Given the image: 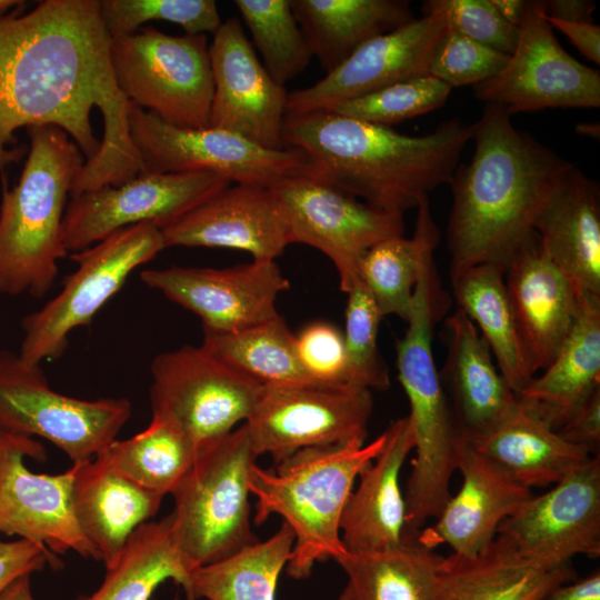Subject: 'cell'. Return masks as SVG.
I'll return each mask as SVG.
<instances>
[{
    "mask_svg": "<svg viewBox=\"0 0 600 600\" xmlns=\"http://www.w3.org/2000/svg\"><path fill=\"white\" fill-rule=\"evenodd\" d=\"M127 398L87 400L53 390L39 363L0 350V431L40 437L73 463L93 458L131 416Z\"/></svg>",
    "mask_w": 600,
    "mask_h": 600,
    "instance_id": "obj_10",
    "label": "cell"
},
{
    "mask_svg": "<svg viewBox=\"0 0 600 600\" xmlns=\"http://www.w3.org/2000/svg\"><path fill=\"white\" fill-rule=\"evenodd\" d=\"M347 296L343 340L348 383L370 390H386L390 386V378L377 341L382 317L360 280L348 290Z\"/></svg>",
    "mask_w": 600,
    "mask_h": 600,
    "instance_id": "obj_41",
    "label": "cell"
},
{
    "mask_svg": "<svg viewBox=\"0 0 600 600\" xmlns=\"http://www.w3.org/2000/svg\"><path fill=\"white\" fill-rule=\"evenodd\" d=\"M446 299L433 277H422L414 290L408 328L397 343V367L407 394L414 458L407 481L404 537L413 539L451 498L449 482L458 469L461 433L432 354V333L446 311Z\"/></svg>",
    "mask_w": 600,
    "mask_h": 600,
    "instance_id": "obj_6",
    "label": "cell"
},
{
    "mask_svg": "<svg viewBox=\"0 0 600 600\" xmlns=\"http://www.w3.org/2000/svg\"><path fill=\"white\" fill-rule=\"evenodd\" d=\"M30 150L17 184L3 186L0 204V293L42 298L52 288L67 199L86 162L76 142L56 126L27 128Z\"/></svg>",
    "mask_w": 600,
    "mask_h": 600,
    "instance_id": "obj_4",
    "label": "cell"
},
{
    "mask_svg": "<svg viewBox=\"0 0 600 600\" xmlns=\"http://www.w3.org/2000/svg\"><path fill=\"white\" fill-rule=\"evenodd\" d=\"M533 230L580 297L600 299V192L574 164L559 180Z\"/></svg>",
    "mask_w": 600,
    "mask_h": 600,
    "instance_id": "obj_26",
    "label": "cell"
},
{
    "mask_svg": "<svg viewBox=\"0 0 600 600\" xmlns=\"http://www.w3.org/2000/svg\"><path fill=\"white\" fill-rule=\"evenodd\" d=\"M47 563L60 567L56 554L42 544L24 539L0 541V593L18 577L42 570Z\"/></svg>",
    "mask_w": 600,
    "mask_h": 600,
    "instance_id": "obj_47",
    "label": "cell"
},
{
    "mask_svg": "<svg viewBox=\"0 0 600 600\" xmlns=\"http://www.w3.org/2000/svg\"><path fill=\"white\" fill-rule=\"evenodd\" d=\"M30 577V573H26L14 579L0 593V600H34Z\"/></svg>",
    "mask_w": 600,
    "mask_h": 600,
    "instance_id": "obj_53",
    "label": "cell"
},
{
    "mask_svg": "<svg viewBox=\"0 0 600 600\" xmlns=\"http://www.w3.org/2000/svg\"><path fill=\"white\" fill-rule=\"evenodd\" d=\"M542 371L517 399L521 408L557 431L600 387V299L581 297L569 336Z\"/></svg>",
    "mask_w": 600,
    "mask_h": 600,
    "instance_id": "obj_30",
    "label": "cell"
},
{
    "mask_svg": "<svg viewBox=\"0 0 600 600\" xmlns=\"http://www.w3.org/2000/svg\"><path fill=\"white\" fill-rule=\"evenodd\" d=\"M576 130L578 133L582 134V136H586V137H591V138H594V139H599L600 137V128H599V123H594V122H582V123H578L577 127H576Z\"/></svg>",
    "mask_w": 600,
    "mask_h": 600,
    "instance_id": "obj_54",
    "label": "cell"
},
{
    "mask_svg": "<svg viewBox=\"0 0 600 600\" xmlns=\"http://www.w3.org/2000/svg\"><path fill=\"white\" fill-rule=\"evenodd\" d=\"M498 13L510 24L519 28L527 1L523 0H490Z\"/></svg>",
    "mask_w": 600,
    "mask_h": 600,
    "instance_id": "obj_52",
    "label": "cell"
},
{
    "mask_svg": "<svg viewBox=\"0 0 600 600\" xmlns=\"http://www.w3.org/2000/svg\"><path fill=\"white\" fill-rule=\"evenodd\" d=\"M294 536L282 522L267 540L256 541L219 561L194 569L187 600H276Z\"/></svg>",
    "mask_w": 600,
    "mask_h": 600,
    "instance_id": "obj_37",
    "label": "cell"
},
{
    "mask_svg": "<svg viewBox=\"0 0 600 600\" xmlns=\"http://www.w3.org/2000/svg\"><path fill=\"white\" fill-rule=\"evenodd\" d=\"M384 432L370 443L350 442L298 450L276 469L252 468L249 489L257 499L254 523L282 518L294 536L286 566L289 577L306 579L316 562L347 553L340 536L346 502L360 472L378 456Z\"/></svg>",
    "mask_w": 600,
    "mask_h": 600,
    "instance_id": "obj_5",
    "label": "cell"
},
{
    "mask_svg": "<svg viewBox=\"0 0 600 600\" xmlns=\"http://www.w3.org/2000/svg\"><path fill=\"white\" fill-rule=\"evenodd\" d=\"M414 231L384 239L370 248L359 262V280L367 288L382 318L394 314L407 320L416 286L423 271L433 263V251L440 240L429 204L423 198L417 206Z\"/></svg>",
    "mask_w": 600,
    "mask_h": 600,
    "instance_id": "obj_33",
    "label": "cell"
},
{
    "mask_svg": "<svg viewBox=\"0 0 600 600\" xmlns=\"http://www.w3.org/2000/svg\"><path fill=\"white\" fill-rule=\"evenodd\" d=\"M543 14L549 18L592 22L596 3L589 0H542Z\"/></svg>",
    "mask_w": 600,
    "mask_h": 600,
    "instance_id": "obj_50",
    "label": "cell"
},
{
    "mask_svg": "<svg viewBox=\"0 0 600 600\" xmlns=\"http://www.w3.org/2000/svg\"><path fill=\"white\" fill-rule=\"evenodd\" d=\"M462 438L529 489L554 484L591 458L520 404L490 429Z\"/></svg>",
    "mask_w": 600,
    "mask_h": 600,
    "instance_id": "obj_31",
    "label": "cell"
},
{
    "mask_svg": "<svg viewBox=\"0 0 600 600\" xmlns=\"http://www.w3.org/2000/svg\"><path fill=\"white\" fill-rule=\"evenodd\" d=\"M526 558L568 563L576 554L600 556V454L553 488L528 499L497 529Z\"/></svg>",
    "mask_w": 600,
    "mask_h": 600,
    "instance_id": "obj_20",
    "label": "cell"
},
{
    "mask_svg": "<svg viewBox=\"0 0 600 600\" xmlns=\"http://www.w3.org/2000/svg\"><path fill=\"white\" fill-rule=\"evenodd\" d=\"M231 183L206 171L142 172L120 186L83 192L67 206L62 222L64 247L68 252H79L139 223L162 229Z\"/></svg>",
    "mask_w": 600,
    "mask_h": 600,
    "instance_id": "obj_16",
    "label": "cell"
},
{
    "mask_svg": "<svg viewBox=\"0 0 600 600\" xmlns=\"http://www.w3.org/2000/svg\"><path fill=\"white\" fill-rule=\"evenodd\" d=\"M568 442L599 453L600 446V387L557 430Z\"/></svg>",
    "mask_w": 600,
    "mask_h": 600,
    "instance_id": "obj_48",
    "label": "cell"
},
{
    "mask_svg": "<svg viewBox=\"0 0 600 600\" xmlns=\"http://www.w3.org/2000/svg\"><path fill=\"white\" fill-rule=\"evenodd\" d=\"M378 456L360 472L340 520L342 544L349 553H372L399 547L406 540L401 468L413 449L408 416L389 424Z\"/></svg>",
    "mask_w": 600,
    "mask_h": 600,
    "instance_id": "obj_25",
    "label": "cell"
},
{
    "mask_svg": "<svg viewBox=\"0 0 600 600\" xmlns=\"http://www.w3.org/2000/svg\"><path fill=\"white\" fill-rule=\"evenodd\" d=\"M574 579L568 563L552 566L523 557L502 534L472 557H443L433 600H544Z\"/></svg>",
    "mask_w": 600,
    "mask_h": 600,
    "instance_id": "obj_28",
    "label": "cell"
},
{
    "mask_svg": "<svg viewBox=\"0 0 600 600\" xmlns=\"http://www.w3.org/2000/svg\"><path fill=\"white\" fill-rule=\"evenodd\" d=\"M444 1L450 29L501 53L513 52L519 28L507 22L490 0Z\"/></svg>",
    "mask_w": 600,
    "mask_h": 600,
    "instance_id": "obj_45",
    "label": "cell"
},
{
    "mask_svg": "<svg viewBox=\"0 0 600 600\" xmlns=\"http://www.w3.org/2000/svg\"><path fill=\"white\" fill-rule=\"evenodd\" d=\"M100 16L110 37L134 33L152 20L178 24L191 36L213 34L222 23L213 0H102Z\"/></svg>",
    "mask_w": 600,
    "mask_h": 600,
    "instance_id": "obj_42",
    "label": "cell"
},
{
    "mask_svg": "<svg viewBox=\"0 0 600 600\" xmlns=\"http://www.w3.org/2000/svg\"><path fill=\"white\" fill-rule=\"evenodd\" d=\"M544 600H600L599 570L573 583L557 587Z\"/></svg>",
    "mask_w": 600,
    "mask_h": 600,
    "instance_id": "obj_51",
    "label": "cell"
},
{
    "mask_svg": "<svg viewBox=\"0 0 600 600\" xmlns=\"http://www.w3.org/2000/svg\"><path fill=\"white\" fill-rule=\"evenodd\" d=\"M257 458L243 423L201 444L172 491L171 533L191 571L258 541L251 530L249 489Z\"/></svg>",
    "mask_w": 600,
    "mask_h": 600,
    "instance_id": "obj_7",
    "label": "cell"
},
{
    "mask_svg": "<svg viewBox=\"0 0 600 600\" xmlns=\"http://www.w3.org/2000/svg\"><path fill=\"white\" fill-rule=\"evenodd\" d=\"M110 60L129 102L177 128L209 127L213 78L206 34L173 37L140 28L111 37Z\"/></svg>",
    "mask_w": 600,
    "mask_h": 600,
    "instance_id": "obj_8",
    "label": "cell"
},
{
    "mask_svg": "<svg viewBox=\"0 0 600 600\" xmlns=\"http://www.w3.org/2000/svg\"><path fill=\"white\" fill-rule=\"evenodd\" d=\"M166 248L161 230L151 223L120 229L93 246L74 252L77 269L61 291L21 320L19 354L31 363L63 354L70 333L91 323L97 312L140 266Z\"/></svg>",
    "mask_w": 600,
    "mask_h": 600,
    "instance_id": "obj_9",
    "label": "cell"
},
{
    "mask_svg": "<svg viewBox=\"0 0 600 600\" xmlns=\"http://www.w3.org/2000/svg\"><path fill=\"white\" fill-rule=\"evenodd\" d=\"M198 447L166 416L152 413L150 424L99 453L120 473L157 494H171L191 468Z\"/></svg>",
    "mask_w": 600,
    "mask_h": 600,
    "instance_id": "obj_38",
    "label": "cell"
},
{
    "mask_svg": "<svg viewBox=\"0 0 600 600\" xmlns=\"http://www.w3.org/2000/svg\"><path fill=\"white\" fill-rule=\"evenodd\" d=\"M504 286L521 348L532 376L557 356L576 321L580 299L533 232L513 253Z\"/></svg>",
    "mask_w": 600,
    "mask_h": 600,
    "instance_id": "obj_22",
    "label": "cell"
},
{
    "mask_svg": "<svg viewBox=\"0 0 600 600\" xmlns=\"http://www.w3.org/2000/svg\"><path fill=\"white\" fill-rule=\"evenodd\" d=\"M447 28L446 1H427L421 18L372 38L314 84L288 92L286 117L331 111L347 101L429 74L431 53Z\"/></svg>",
    "mask_w": 600,
    "mask_h": 600,
    "instance_id": "obj_17",
    "label": "cell"
},
{
    "mask_svg": "<svg viewBox=\"0 0 600 600\" xmlns=\"http://www.w3.org/2000/svg\"><path fill=\"white\" fill-rule=\"evenodd\" d=\"M263 67L279 84L296 78L313 57L290 0H236Z\"/></svg>",
    "mask_w": 600,
    "mask_h": 600,
    "instance_id": "obj_40",
    "label": "cell"
},
{
    "mask_svg": "<svg viewBox=\"0 0 600 600\" xmlns=\"http://www.w3.org/2000/svg\"><path fill=\"white\" fill-rule=\"evenodd\" d=\"M160 230L166 248H228L260 261H276L290 244L269 188L248 184H230Z\"/></svg>",
    "mask_w": 600,
    "mask_h": 600,
    "instance_id": "obj_23",
    "label": "cell"
},
{
    "mask_svg": "<svg viewBox=\"0 0 600 600\" xmlns=\"http://www.w3.org/2000/svg\"><path fill=\"white\" fill-rule=\"evenodd\" d=\"M107 572L100 587L74 600H150L166 580L190 590L191 573L178 551L170 517L139 526Z\"/></svg>",
    "mask_w": 600,
    "mask_h": 600,
    "instance_id": "obj_36",
    "label": "cell"
},
{
    "mask_svg": "<svg viewBox=\"0 0 600 600\" xmlns=\"http://www.w3.org/2000/svg\"><path fill=\"white\" fill-rule=\"evenodd\" d=\"M201 346L261 384L314 382L301 366L296 336L280 314L234 332H204Z\"/></svg>",
    "mask_w": 600,
    "mask_h": 600,
    "instance_id": "obj_39",
    "label": "cell"
},
{
    "mask_svg": "<svg viewBox=\"0 0 600 600\" xmlns=\"http://www.w3.org/2000/svg\"><path fill=\"white\" fill-rule=\"evenodd\" d=\"M296 348L299 361L311 380L348 383L343 334L334 326L321 321L306 326L296 336Z\"/></svg>",
    "mask_w": 600,
    "mask_h": 600,
    "instance_id": "obj_46",
    "label": "cell"
},
{
    "mask_svg": "<svg viewBox=\"0 0 600 600\" xmlns=\"http://www.w3.org/2000/svg\"><path fill=\"white\" fill-rule=\"evenodd\" d=\"M474 152L449 186L450 277L479 264L506 269L572 163L516 128L500 106L486 103L474 122Z\"/></svg>",
    "mask_w": 600,
    "mask_h": 600,
    "instance_id": "obj_2",
    "label": "cell"
},
{
    "mask_svg": "<svg viewBox=\"0 0 600 600\" xmlns=\"http://www.w3.org/2000/svg\"><path fill=\"white\" fill-rule=\"evenodd\" d=\"M100 0H46L0 16V173L19 161L14 132L56 126L84 156L70 196L144 172L129 129Z\"/></svg>",
    "mask_w": 600,
    "mask_h": 600,
    "instance_id": "obj_1",
    "label": "cell"
},
{
    "mask_svg": "<svg viewBox=\"0 0 600 600\" xmlns=\"http://www.w3.org/2000/svg\"><path fill=\"white\" fill-rule=\"evenodd\" d=\"M140 279L198 316L210 333L239 331L276 317L277 299L290 287L276 261L260 260L226 269H147Z\"/></svg>",
    "mask_w": 600,
    "mask_h": 600,
    "instance_id": "obj_19",
    "label": "cell"
},
{
    "mask_svg": "<svg viewBox=\"0 0 600 600\" xmlns=\"http://www.w3.org/2000/svg\"><path fill=\"white\" fill-rule=\"evenodd\" d=\"M371 390L350 383L263 384L243 422L258 457L274 463L312 447L364 443Z\"/></svg>",
    "mask_w": 600,
    "mask_h": 600,
    "instance_id": "obj_11",
    "label": "cell"
},
{
    "mask_svg": "<svg viewBox=\"0 0 600 600\" xmlns=\"http://www.w3.org/2000/svg\"><path fill=\"white\" fill-rule=\"evenodd\" d=\"M452 88L430 74L408 79L347 101L333 112L390 127L442 107Z\"/></svg>",
    "mask_w": 600,
    "mask_h": 600,
    "instance_id": "obj_43",
    "label": "cell"
},
{
    "mask_svg": "<svg viewBox=\"0 0 600 600\" xmlns=\"http://www.w3.org/2000/svg\"><path fill=\"white\" fill-rule=\"evenodd\" d=\"M442 556L417 539L372 553H349L336 562L347 576L338 600H433Z\"/></svg>",
    "mask_w": 600,
    "mask_h": 600,
    "instance_id": "obj_35",
    "label": "cell"
},
{
    "mask_svg": "<svg viewBox=\"0 0 600 600\" xmlns=\"http://www.w3.org/2000/svg\"><path fill=\"white\" fill-rule=\"evenodd\" d=\"M209 57L213 78L209 127L266 149H284L288 92L264 69L238 19L226 20L213 33Z\"/></svg>",
    "mask_w": 600,
    "mask_h": 600,
    "instance_id": "obj_21",
    "label": "cell"
},
{
    "mask_svg": "<svg viewBox=\"0 0 600 600\" xmlns=\"http://www.w3.org/2000/svg\"><path fill=\"white\" fill-rule=\"evenodd\" d=\"M269 190L290 243H303L326 254L344 293L359 280V262L370 248L403 236V213L374 208L308 176L282 178Z\"/></svg>",
    "mask_w": 600,
    "mask_h": 600,
    "instance_id": "obj_13",
    "label": "cell"
},
{
    "mask_svg": "<svg viewBox=\"0 0 600 600\" xmlns=\"http://www.w3.org/2000/svg\"><path fill=\"white\" fill-rule=\"evenodd\" d=\"M128 118L144 172L206 171L264 188L307 172L306 156L298 149H266L218 128H177L131 102Z\"/></svg>",
    "mask_w": 600,
    "mask_h": 600,
    "instance_id": "obj_12",
    "label": "cell"
},
{
    "mask_svg": "<svg viewBox=\"0 0 600 600\" xmlns=\"http://www.w3.org/2000/svg\"><path fill=\"white\" fill-rule=\"evenodd\" d=\"M23 2L18 0H0V16L7 14L8 11L16 7H20Z\"/></svg>",
    "mask_w": 600,
    "mask_h": 600,
    "instance_id": "obj_55",
    "label": "cell"
},
{
    "mask_svg": "<svg viewBox=\"0 0 600 600\" xmlns=\"http://www.w3.org/2000/svg\"><path fill=\"white\" fill-rule=\"evenodd\" d=\"M508 59L448 27L431 53L429 74L451 88L476 86L498 74Z\"/></svg>",
    "mask_w": 600,
    "mask_h": 600,
    "instance_id": "obj_44",
    "label": "cell"
},
{
    "mask_svg": "<svg viewBox=\"0 0 600 600\" xmlns=\"http://www.w3.org/2000/svg\"><path fill=\"white\" fill-rule=\"evenodd\" d=\"M544 18L552 29L561 31L584 57L596 64L600 63V27L598 24L566 21L546 16Z\"/></svg>",
    "mask_w": 600,
    "mask_h": 600,
    "instance_id": "obj_49",
    "label": "cell"
},
{
    "mask_svg": "<svg viewBox=\"0 0 600 600\" xmlns=\"http://www.w3.org/2000/svg\"><path fill=\"white\" fill-rule=\"evenodd\" d=\"M504 270L486 263L450 278L458 308L474 323L498 369L517 394L533 376L516 329L504 286Z\"/></svg>",
    "mask_w": 600,
    "mask_h": 600,
    "instance_id": "obj_34",
    "label": "cell"
},
{
    "mask_svg": "<svg viewBox=\"0 0 600 600\" xmlns=\"http://www.w3.org/2000/svg\"><path fill=\"white\" fill-rule=\"evenodd\" d=\"M44 454L32 437L0 431V532L42 544L52 553L72 550L99 560L74 517V467L59 474L27 468L26 458L40 460Z\"/></svg>",
    "mask_w": 600,
    "mask_h": 600,
    "instance_id": "obj_18",
    "label": "cell"
},
{
    "mask_svg": "<svg viewBox=\"0 0 600 600\" xmlns=\"http://www.w3.org/2000/svg\"><path fill=\"white\" fill-rule=\"evenodd\" d=\"M443 326L447 356L439 376L461 437H469L490 429L519 403L467 314L457 308Z\"/></svg>",
    "mask_w": 600,
    "mask_h": 600,
    "instance_id": "obj_27",
    "label": "cell"
},
{
    "mask_svg": "<svg viewBox=\"0 0 600 600\" xmlns=\"http://www.w3.org/2000/svg\"><path fill=\"white\" fill-rule=\"evenodd\" d=\"M290 4L326 73L367 41L414 19L402 0H290Z\"/></svg>",
    "mask_w": 600,
    "mask_h": 600,
    "instance_id": "obj_32",
    "label": "cell"
},
{
    "mask_svg": "<svg viewBox=\"0 0 600 600\" xmlns=\"http://www.w3.org/2000/svg\"><path fill=\"white\" fill-rule=\"evenodd\" d=\"M474 122H441L423 136H407L333 111L286 117L284 148L301 150L312 179L363 202L403 213L449 184Z\"/></svg>",
    "mask_w": 600,
    "mask_h": 600,
    "instance_id": "obj_3",
    "label": "cell"
},
{
    "mask_svg": "<svg viewBox=\"0 0 600 600\" xmlns=\"http://www.w3.org/2000/svg\"><path fill=\"white\" fill-rule=\"evenodd\" d=\"M458 469L462 474L460 490L451 496L437 521L422 528L416 539L429 549L446 543L453 553L472 557L494 539L499 524L532 494L462 437Z\"/></svg>",
    "mask_w": 600,
    "mask_h": 600,
    "instance_id": "obj_24",
    "label": "cell"
},
{
    "mask_svg": "<svg viewBox=\"0 0 600 600\" xmlns=\"http://www.w3.org/2000/svg\"><path fill=\"white\" fill-rule=\"evenodd\" d=\"M150 371L152 413L174 421L198 448L244 422L263 386L202 346L161 352Z\"/></svg>",
    "mask_w": 600,
    "mask_h": 600,
    "instance_id": "obj_14",
    "label": "cell"
},
{
    "mask_svg": "<svg viewBox=\"0 0 600 600\" xmlns=\"http://www.w3.org/2000/svg\"><path fill=\"white\" fill-rule=\"evenodd\" d=\"M474 96L510 116L549 108H598L600 72L570 56L543 16L542 1H527L519 39L503 69L473 86Z\"/></svg>",
    "mask_w": 600,
    "mask_h": 600,
    "instance_id": "obj_15",
    "label": "cell"
},
{
    "mask_svg": "<svg viewBox=\"0 0 600 600\" xmlns=\"http://www.w3.org/2000/svg\"><path fill=\"white\" fill-rule=\"evenodd\" d=\"M72 466L76 520L109 568L133 531L158 512L163 497L117 471L101 453Z\"/></svg>",
    "mask_w": 600,
    "mask_h": 600,
    "instance_id": "obj_29",
    "label": "cell"
}]
</instances>
